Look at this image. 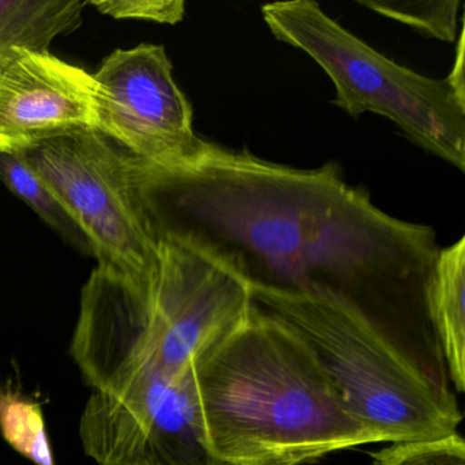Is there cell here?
Here are the masks:
<instances>
[{
    "instance_id": "obj_13",
    "label": "cell",
    "mask_w": 465,
    "mask_h": 465,
    "mask_svg": "<svg viewBox=\"0 0 465 465\" xmlns=\"http://www.w3.org/2000/svg\"><path fill=\"white\" fill-rule=\"evenodd\" d=\"M0 431L5 440L37 465H54L45 416L36 402L0 393Z\"/></svg>"
},
{
    "instance_id": "obj_8",
    "label": "cell",
    "mask_w": 465,
    "mask_h": 465,
    "mask_svg": "<svg viewBox=\"0 0 465 465\" xmlns=\"http://www.w3.org/2000/svg\"><path fill=\"white\" fill-rule=\"evenodd\" d=\"M163 45L116 50L94 78L96 129L157 170H192L214 143L195 134L193 108Z\"/></svg>"
},
{
    "instance_id": "obj_15",
    "label": "cell",
    "mask_w": 465,
    "mask_h": 465,
    "mask_svg": "<svg viewBox=\"0 0 465 465\" xmlns=\"http://www.w3.org/2000/svg\"><path fill=\"white\" fill-rule=\"evenodd\" d=\"M372 459V465H465V442L454 432L438 440L391 443Z\"/></svg>"
},
{
    "instance_id": "obj_9",
    "label": "cell",
    "mask_w": 465,
    "mask_h": 465,
    "mask_svg": "<svg viewBox=\"0 0 465 465\" xmlns=\"http://www.w3.org/2000/svg\"><path fill=\"white\" fill-rule=\"evenodd\" d=\"M80 127L96 129L94 74L51 53L17 50L0 62V151Z\"/></svg>"
},
{
    "instance_id": "obj_10",
    "label": "cell",
    "mask_w": 465,
    "mask_h": 465,
    "mask_svg": "<svg viewBox=\"0 0 465 465\" xmlns=\"http://www.w3.org/2000/svg\"><path fill=\"white\" fill-rule=\"evenodd\" d=\"M426 312L457 391L465 389V238L440 249L426 287Z\"/></svg>"
},
{
    "instance_id": "obj_14",
    "label": "cell",
    "mask_w": 465,
    "mask_h": 465,
    "mask_svg": "<svg viewBox=\"0 0 465 465\" xmlns=\"http://www.w3.org/2000/svg\"><path fill=\"white\" fill-rule=\"evenodd\" d=\"M356 4L383 17L412 26L424 36L454 43L457 39L459 0L399 2V0H356Z\"/></svg>"
},
{
    "instance_id": "obj_7",
    "label": "cell",
    "mask_w": 465,
    "mask_h": 465,
    "mask_svg": "<svg viewBox=\"0 0 465 465\" xmlns=\"http://www.w3.org/2000/svg\"><path fill=\"white\" fill-rule=\"evenodd\" d=\"M97 465H222L209 448L193 366L145 371L111 393L92 391L78 427Z\"/></svg>"
},
{
    "instance_id": "obj_11",
    "label": "cell",
    "mask_w": 465,
    "mask_h": 465,
    "mask_svg": "<svg viewBox=\"0 0 465 465\" xmlns=\"http://www.w3.org/2000/svg\"><path fill=\"white\" fill-rule=\"evenodd\" d=\"M78 0H0V62L17 50L50 53L61 35L83 21Z\"/></svg>"
},
{
    "instance_id": "obj_5",
    "label": "cell",
    "mask_w": 465,
    "mask_h": 465,
    "mask_svg": "<svg viewBox=\"0 0 465 465\" xmlns=\"http://www.w3.org/2000/svg\"><path fill=\"white\" fill-rule=\"evenodd\" d=\"M261 13L279 42L298 48L328 74L336 89L334 105L353 118L385 116L413 143L464 173V88L391 61L312 0L266 4Z\"/></svg>"
},
{
    "instance_id": "obj_16",
    "label": "cell",
    "mask_w": 465,
    "mask_h": 465,
    "mask_svg": "<svg viewBox=\"0 0 465 465\" xmlns=\"http://www.w3.org/2000/svg\"><path fill=\"white\" fill-rule=\"evenodd\" d=\"M102 15L157 24L181 23L186 13L183 0H96L91 2Z\"/></svg>"
},
{
    "instance_id": "obj_3",
    "label": "cell",
    "mask_w": 465,
    "mask_h": 465,
    "mask_svg": "<svg viewBox=\"0 0 465 465\" xmlns=\"http://www.w3.org/2000/svg\"><path fill=\"white\" fill-rule=\"evenodd\" d=\"M159 265L130 277L97 265L81 291L70 355L92 391L141 372L176 375L243 322L249 287L209 258L157 241Z\"/></svg>"
},
{
    "instance_id": "obj_6",
    "label": "cell",
    "mask_w": 465,
    "mask_h": 465,
    "mask_svg": "<svg viewBox=\"0 0 465 465\" xmlns=\"http://www.w3.org/2000/svg\"><path fill=\"white\" fill-rule=\"evenodd\" d=\"M61 201L91 242L100 266L148 277L159 244L143 213L133 154L94 127L66 130L13 152Z\"/></svg>"
},
{
    "instance_id": "obj_1",
    "label": "cell",
    "mask_w": 465,
    "mask_h": 465,
    "mask_svg": "<svg viewBox=\"0 0 465 465\" xmlns=\"http://www.w3.org/2000/svg\"><path fill=\"white\" fill-rule=\"evenodd\" d=\"M133 171L156 241L219 263L250 293L340 296L382 322L385 312L427 315L435 231L381 211L337 163L301 170L214 143L192 170L134 156Z\"/></svg>"
},
{
    "instance_id": "obj_2",
    "label": "cell",
    "mask_w": 465,
    "mask_h": 465,
    "mask_svg": "<svg viewBox=\"0 0 465 465\" xmlns=\"http://www.w3.org/2000/svg\"><path fill=\"white\" fill-rule=\"evenodd\" d=\"M193 374L209 448L222 465H302L380 442L303 339L254 303L195 359Z\"/></svg>"
},
{
    "instance_id": "obj_12",
    "label": "cell",
    "mask_w": 465,
    "mask_h": 465,
    "mask_svg": "<svg viewBox=\"0 0 465 465\" xmlns=\"http://www.w3.org/2000/svg\"><path fill=\"white\" fill-rule=\"evenodd\" d=\"M0 181L74 249L94 257L91 242L80 225L70 216L48 184L17 154L0 151Z\"/></svg>"
},
{
    "instance_id": "obj_4",
    "label": "cell",
    "mask_w": 465,
    "mask_h": 465,
    "mask_svg": "<svg viewBox=\"0 0 465 465\" xmlns=\"http://www.w3.org/2000/svg\"><path fill=\"white\" fill-rule=\"evenodd\" d=\"M252 298L303 339L351 413L380 442L457 432L462 415L453 394L363 307L340 296L252 292Z\"/></svg>"
}]
</instances>
